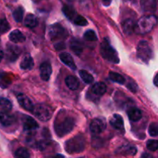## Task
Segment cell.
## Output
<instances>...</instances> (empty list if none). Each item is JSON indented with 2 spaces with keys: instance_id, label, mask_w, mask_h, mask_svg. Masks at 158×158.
Wrapping results in <instances>:
<instances>
[{
  "instance_id": "1",
  "label": "cell",
  "mask_w": 158,
  "mask_h": 158,
  "mask_svg": "<svg viewBox=\"0 0 158 158\" xmlns=\"http://www.w3.org/2000/svg\"><path fill=\"white\" fill-rule=\"evenodd\" d=\"M77 119L72 114H69L63 110L59 112L54 121V130L56 135L63 137L69 134L75 127Z\"/></svg>"
},
{
  "instance_id": "2",
  "label": "cell",
  "mask_w": 158,
  "mask_h": 158,
  "mask_svg": "<svg viewBox=\"0 0 158 158\" xmlns=\"http://www.w3.org/2000/svg\"><path fill=\"white\" fill-rule=\"evenodd\" d=\"M157 17L154 15L143 16L135 23L134 31L137 34H147L152 31L154 26L157 25Z\"/></svg>"
},
{
  "instance_id": "3",
  "label": "cell",
  "mask_w": 158,
  "mask_h": 158,
  "mask_svg": "<svg viewBox=\"0 0 158 158\" xmlns=\"http://www.w3.org/2000/svg\"><path fill=\"white\" fill-rule=\"evenodd\" d=\"M86 140L83 134H78L65 143V151L69 154H79L84 151Z\"/></svg>"
},
{
  "instance_id": "4",
  "label": "cell",
  "mask_w": 158,
  "mask_h": 158,
  "mask_svg": "<svg viewBox=\"0 0 158 158\" xmlns=\"http://www.w3.org/2000/svg\"><path fill=\"white\" fill-rule=\"evenodd\" d=\"M100 55L104 60L115 64L120 63V57L118 53L117 50L111 46L107 38H104L103 41L100 44Z\"/></svg>"
},
{
  "instance_id": "5",
  "label": "cell",
  "mask_w": 158,
  "mask_h": 158,
  "mask_svg": "<svg viewBox=\"0 0 158 158\" xmlns=\"http://www.w3.org/2000/svg\"><path fill=\"white\" fill-rule=\"evenodd\" d=\"M137 56L139 60L144 63H148L152 59L153 50L151 45L145 40H142L137 45Z\"/></svg>"
},
{
  "instance_id": "6",
  "label": "cell",
  "mask_w": 158,
  "mask_h": 158,
  "mask_svg": "<svg viewBox=\"0 0 158 158\" xmlns=\"http://www.w3.org/2000/svg\"><path fill=\"white\" fill-rule=\"evenodd\" d=\"M35 117L42 121H48L50 120L53 114V109L49 105L40 103L33 107L32 111Z\"/></svg>"
},
{
  "instance_id": "7",
  "label": "cell",
  "mask_w": 158,
  "mask_h": 158,
  "mask_svg": "<svg viewBox=\"0 0 158 158\" xmlns=\"http://www.w3.org/2000/svg\"><path fill=\"white\" fill-rule=\"evenodd\" d=\"M48 35L51 41H60L67 37L68 32L60 23H55L49 26L48 29Z\"/></svg>"
},
{
  "instance_id": "8",
  "label": "cell",
  "mask_w": 158,
  "mask_h": 158,
  "mask_svg": "<svg viewBox=\"0 0 158 158\" xmlns=\"http://www.w3.org/2000/svg\"><path fill=\"white\" fill-rule=\"evenodd\" d=\"M106 127V123L104 119L95 118L89 124V130L94 134H99L103 132Z\"/></svg>"
},
{
  "instance_id": "9",
  "label": "cell",
  "mask_w": 158,
  "mask_h": 158,
  "mask_svg": "<svg viewBox=\"0 0 158 158\" xmlns=\"http://www.w3.org/2000/svg\"><path fill=\"white\" fill-rule=\"evenodd\" d=\"M23 126L25 131H33L38 129L39 124L32 117L27 115H24L23 117Z\"/></svg>"
},
{
  "instance_id": "10",
  "label": "cell",
  "mask_w": 158,
  "mask_h": 158,
  "mask_svg": "<svg viewBox=\"0 0 158 158\" xmlns=\"http://www.w3.org/2000/svg\"><path fill=\"white\" fill-rule=\"evenodd\" d=\"M40 77L43 81H48L52 74V66L49 62H43L40 66Z\"/></svg>"
},
{
  "instance_id": "11",
  "label": "cell",
  "mask_w": 158,
  "mask_h": 158,
  "mask_svg": "<svg viewBox=\"0 0 158 158\" xmlns=\"http://www.w3.org/2000/svg\"><path fill=\"white\" fill-rule=\"evenodd\" d=\"M17 100H18L19 103V105L22 107L24 108L26 110L31 111L32 112V110H33L34 105L32 103V102L31 101L30 99L27 96L23 94H18L17 95Z\"/></svg>"
},
{
  "instance_id": "12",
  "label": "cell",
  "mask_w": 158,
  "mask_h": 158,
  "mask_svg": "<svg viewBox=\"0 0 158 158\" xmlns=\"http://www.w3.org/2000/svg\"><path fill=\"white\" fill-rule=\"evenodd\" d=\"M116 153L121 155L134 156L137 154V148L134 145H123L119 148Z\"/></svg>"
},
{
  "instance_id": "13",
  "label": "cell",
  "mask_w": 158,
  "mask_h": 158,
  "mask_svg": "<svg viewBox=\"0 0 158 158\" xmlns=\"http://www.w3.org/2000/svg\"><path fill=\"white\" fill-rule=\"evenodd\" d=\"M110 123L114 129L118 131H123L124 127L123 117L119 114H114L110 120Z\"/></svg>"
},
{
  "instance_id": "14",
  "label": "cell",
  "mask_w": 158,
  "mask_h": 158,
  "mask_svg": "<svg viewBox=\"0 0 158 158\" xmlns=\"http://www.w3.org/2000/svg\"><path fill=\"white\" fill-rule=\"evenodd\" d=\"M15 117L9 114L8 111L0 112V123L5 127H9L15 123Z\"/></svg>"
},
{
  "instance_id": "15",
  "label": "cell",
  "mask_w": 158,
  "mask_h": 158,
  "mask_svg": "<svg viewBox=\"0 0 158 158\" xmlns=\"http://www.w3.org/2000/svg\"><path fill=\"white\" fill-rule=\"evenodd\" d=\"M60 59L65 65H66L71 69H73V70L77 69V66H76L73 58L69 53H68V52H62L60 55Z\"/></svg>"
},
{
  "instance_id": "16",
  "label": "cell",
  "mask_w": 158,
  "mask_h": 158,
  "mask_svg": "<svg viewBox=\"0 0 158 158\" xmlns=\"http://www.w3.org/2000/svg\"><path fill=\"white\" fill-rule=\"evenodd\" d=\"M21 53V49L19 48V46H14V45H10L7 47V56L8 60L10 61H14L19 57V56Z\"/></svg>"
},
{
  "instance_id": "17",
  "label": "cell",
  "mask_w": 158,
  "mask_h": 158,
  "mask_svg": "<svg viewBox=\"0 0 158 158\" xmlns=\"http://www.w3.org/2000/svg\"><path fill=\"white\" fill-rule=\"evenodd\" d=\"M34 66V60L29 53L26 54L23 56L21 63H20V68L24 70H30Z\"/></svg>"
},
{
  "instance_id": "18",
  "label": "cell",
  "mask_w": 158,
  "mask_h": 158,
  "mask_svg": "<svg viewBox=\"0 0 158 158\" xmlns=\"http://www.w3.org/2000/svg\"><path fill=\"white\" fill-rule=\"evenodd\" d=\"M127 115L131 121H139L142 118V112L140 109L136 106L130 107L127 110Z\"/></svg>"
},
{
  "instance_id": "19",
  "label": "cell",
  "mask_w": 158,
  "mask_h": 158,
  "mask_svg": "<svg viewBox=\"0 0 158 158\" xmlns=\"http://www.w3.org/2000/svg\"><path fill=\"white\" fill-rule=\"evenodd\" d=\"M9 39L11 42L14 43H23L26 41V36L22 32H20L18 29L13 30L10 32L9 35Z\"/></svg>"
},
{
  "instance_id": "20",
  "label": "cell",
  "mask_w": 158,
  "mask_h": 158,
  "mask_svg": "<svg viewBox=\"0 0 158 158\" xmlns=\"http://www.w3.org/2000/svg\"><path fill=\"white\" fill-rule=\"evenodd\" d=\"M141 6L144 12H154L157 9V0H141Z\"/></svg>"
},
{
  "instance_id": "21",
  "label": "cell",
  "mask_w": 158,
  "mask_h": 158,
  "mask_svg": "<svg viewBox=\"0 0 158 158\" xmlns=\"http://www.w3.org/2000/svg\"><path fill=\"white\" fill-rule=\"evenodd\" d=\"M69 46L73 52L77 55H80L83 52V43L77 39L73 38L69 42Z\"/></svg>"
},
{
  "instance_id": "22",
  "label": "cell",
  "mask_w": 158,
  "mask_h": 158,
  "mask_svg": "<svg viewBox=\"0 0 158 158\" xmlns=\"http://www.w3.org/2000/svg\"><path fill=\"white\" fill-rule=\"evenodd\" d=\"M135 23L132 19H127L122 23L123 31L126 35H131L134 31Z\"/></svg>"
},
{
  "instance_id": "23",
  "label": "cell",
  "mask_w": 158,
  "mask_h": 158,
  "mask_svg": "<svg viewBox=\"0 0 158 158\" xmlns=\"http://www.w3.org/2000/svg\"><path fill=\"white\" fill-rule=\"evenodd\" d=\"M91 90L95 95L103 96L106 91V86L103 82H98L92 86Z\"/></svg>"
},
{
  "instance_id": "24",
  "label": "cell",
  "mask_w": 158,
  "mask_h": 158,
  "mask_svg": "<svg viewBox=\"0 0 158 158\" xmlns=\"http://www.w3.org/2000/svg\"><path fill=\"white\" fill-rule=\"evenodd\" d=\"M12 83L10 75L5 71H0V86L2 89L7 88Z\"/></svg>"
},
{
  "instance_id": "25",
  "label": "cell",
  "mask_w": 158,
  "mask_h": 158,
  "mask_svg": "<svg viewBox=\"0 0 158 158\" xmlns=\"http://www.w3.org/2000/svg\"><path fill=\"white\" fill-rule=\"evenodd\" d=\"M65 83H66L67 87L70 89L71 90H76V89H78L79 86H80L79 80L73 76H69V77H66V80H65Z\"/></svg>"
},
{
  "instance_id": "26",
  "label": "cell",
  "mask_w": 158,
  "mask_h": 158,
  "mask_svg": "<svg viewBox=\"0 0 158 158\" xmlns=\"http://www.w3.org/2000/svg\"><path fill=\"white\" fill-rule=\"evenodd\" d=\"M25 26L29 28H35L38 25V19L33 14H28L25 19Z\"/></svg>"
},
{
  "instance_id": "27",
  "label": "cell",
  "mask_w": 158,
  "mask_h": 158,
  "mask_svg": "<svg viewBox=\"0 0 158 158\" xmlns=\"http://www.w3.org/2000/svg\"><path fill=\"white\" fill-rule=\"evenodd\" d=\"M109 77L112 81L119 83V84H124L126 83V80H125L124 77L120 75V73H117L110 72L109 73Z\"/></svg>"
},
{
  "instance_id": "28",
  "label": "cell",
  "mask_w": 158,
  "mask_h": 158,
  "mask_svg": "<svg viewBox=\"0 0 158 158\" xmlns=\"http://www.w3.org/2000/svg\"><path fill=\"white\" fill-rule=\"evenodd\" d=\"M79 75H80L82 80H83L84 83H87V84H90V83H92L93 82H94V77H93V76L91 75L90 73H89L87 71L83 70V69H82V70H80Z\"/></svg>"
},
{
  "instance_id": "29",
  "label": "cell",
  "mask_w": 158,
  "mask_h": 158,
  "mask_svg": "<svg viewBox=\"0 0 158 158\" xmlns=\"http://www.w3.org/2000/svg\"><path fill=\"white\" fill-rule=\"evenodd\" d=\"M23 14H24V9L22 6H19L18 8H16L12 13L15 21H16L17 23H21L23 19Z\"/></svg>"
},
{
  "instance_id": "30",
  "label": "cell",
  "mask_w": 158,
  "mask_h": 158,
  "mask_svg": "<svg viewBox=\"0 0 158 158\" xmlns=\"http://www.w3.org/2000/svg\"><path fill=\"white\" fill-rule=\"evenodd\" d=\"M0 107L5 111H10L12 108V104L11 101L5 97H0Z\"/></svg>"
},
{
  "instance_id": "31",
  "label": "cell",
  "mask_w": 158,
  "mask_h": 158,
  "mask_svg": "<svg viewBox=\"0 0 158 158\" xmlns=\"http://www.w3.org/2000/svg\"><path fill=\"white\" fill-rule=\"evenodd\" d=\"M14 156L20 158H29L30 157V153L29 150L25 148H20L15 151Z\"/></svg>"
},
{
  "instance_id": "32",
  "label": "cell",
  "mask_w": 158,
  "mask_h": 158,
  "mask_svg": "<svg viewBox=\"0 0 158 158\" xmlns=\"http://www.w3.org/2000/svg\"><path fill=\"white\" fill-rule=\"evenodd\" d=\"M63 12H64L65 15L69 19H73L74 17L76 16L77 15V12L76 11L73 9L71 6H64L63 8Z\"/></svg>"
},
{
  "instance_id": "33",
  "label": "cell",
  "mask_w": 158,
  "mask_h": 158,
  "mask_svg": "<svg viewBox=\"0 0 158 158\" xmlns=\"http://www.w3.org/2000/svg\"><path fill=\"white\" fill-rule=\"evenodd\" d=\"M73 22L76 25L80 26H86L88 25V22L84 17H83L80 15H76V16L73 18Z\"/></svg>"
},
{
  "instance_id": "34",
  "label": "cell",
  "mask_w": 158,
  "mask_h": 158,
  "mask_svg": "<svg viewBox=\"0 0 158 158\" xmlns=\"http://www.w3.org/2000/svg\"><path fill=\"white\" fill-rule=\"evenodd\" d=\"M83 37H84L85 40H87V41L94 42L97 40V35H96L95 32H94V30H91V29L86 31L84 35H83Z\"/></svg>"
},
{
  "instance_id": "35",
  "label": "cell",
  "mask_w": 158,
  "mask_h": 158,
  "mask_svg": "<svg viewBox=\"0 0 158 158\" xmlns=\"http://www.w3.org/2000/svg\"><path fill=\"white\" fill-rule=\"evenodd\" d=\"M10 29V26L6 19H0V33H6Z\"/></svg>"
},
{
  "instance_id": "36",
  "label": "cell",
  "mask_w": 158,
  "mask_h": 158,
  "mask_svg": "<svg viewBox=\"0 0 158 158\" xmlns=\"http://www.w3.org/2000/svg\"><path fill=\"white\" fill-rule=\"evenodd\" d=\"M147 148L150 151H156L158 148V142L157 140H149L147 142Z\"/></svg>"
},
{
  "instance_id": "37",
  "label": "cell",
  "mask_w": 158,
  "mask_h": 158,
  "mask_svg": "<svg viewBox=\"0 0 158 158\" xmlns=\"http://www.w3.org/2000/svg\"><path fill=\"white\" fill-rule=\"evenodd\" d=\"M157 123L156 122H153L150 124L149 128H148V132L149 134L152 137H157Z\"/></svg>"
},
{
  "instance_id": "38",
  "label": "cell",
  "mask_w": 158,
  "mask_h": 158,
  "mask_svg": "<svg viewBox=\"0 0 158 158\" xmlns=\"http://www.w3.org/2000/svg\"><path fill=\"white\" fill-rule=\"evenodd\" d=\"M127 87L133 93H137V89H138V86H137V85L134 82H130V83H128L127 85Z\"/></svg>"
},
{
  "instance_id": "39",
  "label": "cell",
  "mask_w": 158,
  "mask_h": 158,
  "mask_svg": "<svg viewBox=\"0 0 158 158\" xmlns=\"http://www.w3.org/2000/svg\"><path fill=\"white\" fill-rule=\"evenodd\" d=\"M157 80H158V78H157V74H156L155 77H154V85H155L156 86H158Z\"/></svg>"
},
{
  "instance_id": "40",
  "label": "cell",
  "mask_w": 158,
  "mask_h": 158,
  "mask_svg": "<svg viewBox=\"0 0 158 158\" xmlns=\"http://www.w3.org/2000/svg\"><path fill=\"white\" fill-rule=\"evenodd\" d=\"M102 1H103V2L104 3L106 6H109L111 2V0H102Z\"/></svg>"
},
{
  "instance_id": "41",
  "label": "cell",
  "mask_w": 158,
  "mask_h": 158,
  "mask_svg": "<svg viewBox=\"0 0 158 158\" xmlns=\"http://www.w3.org/2000/svg\"><path fill=\"white\" fill-rule=\"evenodd\" d=\"M3 57H4V52H3L0 49V62L2 61V60L3 59Z\"/></svg>"
},
{
  "instance_id": "42",
  "label": "cell",
  "mask_w": 158,
  "mask_h": 158,
  "mask_svg": "<svg viewBox=\"0 0 158 158\" xmlns=\"http://www.w3.org/2000/svg\"><path fill=\"white\" fill-rule=\"evenodd\" d=\"M33 2H39L42 1V0H32Z\"/></svg>"
},
{
  "instance_id": "43",
  "label": "cell",
  "mask_w": 158,
  "mask_h": 158,
  "mask_svg": "<svg viewBox=\"0 0 158 158\" xmlns=\"http://www.w3.org/2000/svg\"><path fill=\"white\" fill-rule=\"evenodd\" d=\"M9 1H11V2H16L17 0H9Z\"/></svg>"
}]
</instances>
